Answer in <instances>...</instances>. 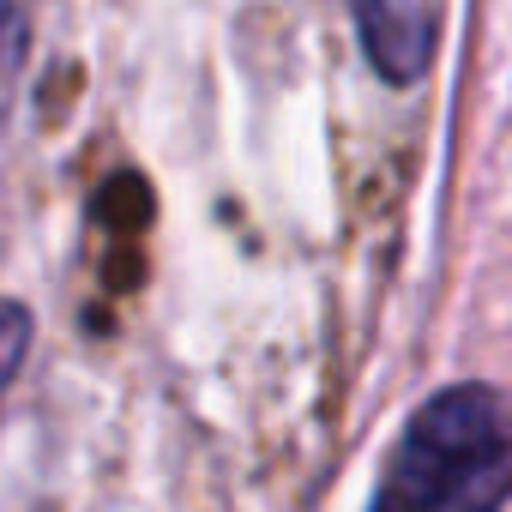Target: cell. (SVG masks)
<instances>
[{
  "label": "cell",
  "instance_id": "1",
  "mask_svg": "<svg viewBox=\"0 0 512 512\" xmlns=\"http://www.w3.org/2000/svg\"><path fill=\"white\" fill-rule=\"evenodd\" d=\"M506 494L512 404L494 386H446L404 422L368 512H500Z\"/></svg>",
  "mask_w": 512,
  "mask_h": 512
},
{
  "label": "cell",
  "instance_id": "2",
  "mask_svg": "<svg viewBox=\"0 0 512 512\" xmlns=\"http://www.w3.org/2000/svg\"><path fill=\"white\" fill-rule=\"evenodd\" d=\"M350 7H356L368 61L392 85H410L434 55V7L428 0H350Z\"/></svg>",
  "mask_w": 512,
  "mask_h": 512
},
{
  "label": "cell",
  "instance_id": "4",
  "mask_svg": "<svg viewBox=\"0 0 512 512\" xmlns=\"http://www.w3.org/2000/svg\"><path fill=\"white\" fill-rule=\"evenodd\" d=\"M25 49H31L25 13L13 7V0H0V97H7V85L19 79V67H25Z\"/></svg>",
  "mask_w": 512,
  "mask_h": 512
},
{
  "label": "cell",
  "instance_id": "3",
  "mask_svg": "<svg viewBox=\"0 0 512 512\" xmlns=\"http://www.w3.org/2000/svg\"><path fill=\"white\" fill-rule=\"evenodd\" d=\"M25 350H31V314H25L19 302H0V392L13 386Z\"/></svg>",
  "mask_w": 512,
  "mask_h": 512
}]
</instances>
